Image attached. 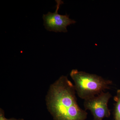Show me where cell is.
Masks as SVG:
<instances>
[{
  "instance_id": "52a82bcc",
  "label": "cell",
  "mask_w": 120,
  "mask_h": 120,
  "mask_svg": "<svg viewBox=\"0 0 120 120\" xmlns=\"http://www.w3.org/2000/svg\"><path fill=\"white\" fill-rule=\"evenodd\" d=\"M5 120H24L22 118H20V119H16L15 118H6Z\"/></svg>"
},
{
  "instance_id": "6da1fadb",
  "label": "cell",
  "mask_w": 120,
  "mask_h": 120,
  "mask_svg": "<svg viewBox=\"0 0 120 120\" xmlns=\"http://www.w3.org/2000/svg\"><path fill=\"white\" fill-rule=\"evenodd\" d=\"M75 86L62 75L50 85L46 97V106L54 120H85L88 113L79 106Z\"/></svg>"
},
{
  "instance_id": "5b68a950",
  "label": "cell",
  "mask_w": 120,
  "mask_h": 120,
  "mask_svg": "<svg viewBox=\"0 0 120 120\" xmlns=\"http://www.w3.org/2000/svg\"><path fill=\"white\" fill-rule=\"evenodd\" d=\"M114 100L116 102L114 104V120H120V90H117Z\"/></svg>"
},
{
  "instance_id": "8992f818",
  "label": "cell",
  "mask_w": 120,
  "mask_h": 120,
  "mask_svg": "<svg viewBox=\"0 0 120 120\" xmlns=\"http://www.w3.org/2000/svg\"><path fill=\"white\" fill-rule=\"evenodd\" d=\"M4 112L2 109H0V120H5Z\"/></svg>"
},
{
  "instance_id": "277c9868",
  "label": "cell",
  "mask_w": 120,
  "mask_h": 120,
  "mask_svg": "<svg viewBox=\"0 0 120 120\" xmlns=\"http://www.w3.org/2000/svg\"><path fill=\"white\" fill-rule=\"evenodd\" d=\"M56 1L57 3L56 11L54 13L49 12L46 15H43L44 26L49 31L67 32V27L76 22L70 19L69 15L67 14L62 15L58 14L60 6L64 4V2L61 0H56Z\"/></svg>"
},
{
  "instance_id": "7a4b0ae2",
  "label": "cell",
  "mask_w": 120,
  "mask_h": 120,
  "mask_svg": "<svg viewBox=\"0 0 120 120\" xmlns=\"http://www.w3.org/2000/svg\"><path fill=\"white\" fill-rule=\"evenodd\" d=\"M75 82L76 91L78 96L86 100L98 95L106 90L110 89L112 82L95 74L73 69L70 73Z\"/></svg>"
},
{
  "instance_id": "3957f363",
  "label": "cell",
  "mask_w": 120,
  "mask_h": 120,
  "mask_svg": "<svg viewBox=\"0 0 120 120\" xmlns=\"http://www.w3.org/2000/svg\"><path fill=\"white\" fill-rule=\"evenodd\" d=\"M112 95L109 92H102L97 96L84 100L85 110H90L94 117L93 120H102L110 116L108 103Z\"/></svg>"
}]
</instances>
